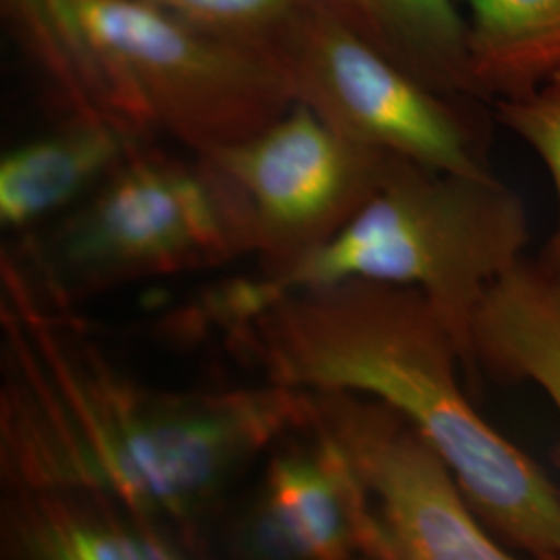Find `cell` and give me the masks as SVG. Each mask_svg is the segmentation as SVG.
I'll return each instance as SVG.
<instances>
[{
  "label": "cell",
  "mask_w": 560,
  "mask_h": 560,
  "mask_svg": "<svg viewBox=\"0 0 560 560\" xmlns=\"http://www.w3.org/2000/svg\"><path fill=\"white\" fill-rule=\"evenodd\" d=\"M21 291L4 324L13 372L0 405L9 488H90L177 534L191 550L226 488L301 428V390L266 382L161 390L125 376Z\"/></svg>",
  "instance_id": "6da1fadb"
},
{
  "label": "cell",
  "mask_w": 560,
  "mask_h": 560,
  "mask_svg": "<svg viewBox=\"0 0 560 560\" xmlns=\"http://www.w3.org/2000/svg\"><path fill=\"white\" fill-rule=\"evenodd\" d=\"M222 337L270 384L353 390L393 405L441 448L502 546L560 560L557 483L478 413L459 340L420 289L363 279L300 289Z\"/></svg>",
  "instance_id": "7a4b0ae2"
},
{
  "label": "cell",
  "mask_w": 560,
  "mask_h": 560,
  "mask_svg": "<svg viewBox=\"0 0 560 560\" xmlns=\"http://www.w3.org/2000/svg\"><path fill=\"white\" fill-rule=\"evenodd\" d=\"M65 115L94 117L194 156L252 138L293 104L272 55L145 0H2Z\"/></svg>",
  "instance_id": "3957f363"
},
{
  "label": "cell",
  "mask_w": 560,
  "mask_h": 560,
  "mask_svg": "<svg viewBox=\"0 0 560 560\" xmlns=\"http://www.w3.org/2000/svg\"><path fill=\"white\" fill-rule=\"evenodd\" d=\"M527 241V208L497 177L395 159L376 196L337 237L275 277L222 282L201 298V312L226 330L300 289L351 279L416 287L448 322L467 384L478 388L471 324L488 289L525 258Z\"/></svg>",
  "instance_id": "277c9868"
},
{
  "label": "cell",
  "mask_w": 560,
  "mask_h": 560,
  "mask_svg": "<svg viewBox=\"0 0 560 560\" xmlns=\"http://www.w3.org/2000/svg\"><path fill=\"white\" fill-rule=\"evenodd\" d=\"M256 256L249 212L203 156L145 141L40 241L34 261L52 298L203 272Z\"/></svg>",
  "instance_id": "5b68a950"
},
{
  "label": "cell",
  "mask_w": 560,
  "mask_h": 560,
  "mask_svg": "<svg viewBox=\"0 0 560 560\" xmlns=\"http://www.w3.org/2000/svg\"><path fill=\"white\" fill-rule=\"evenodd\" d=\"M295 102L361 145L467 177H494L469 98L405 71L328 7L305 13L277 44Z\"/></svg>",
  "instance_id": "8992f818"
},
{
  "label": "cell",
  "mask_w": 560,
  "mask_h": 560,
  "mask_svg": "<svg viewBox=\"0 0 560 560\" xmlns=\"http://www.w3.org/2000/svg\"><path fill=\"white\" fill-rule=\"evenodd\" d=\"M301 428L330 442L376 527V560H506L441 448L393 405L353 390H301Z\"/></svg>",
  "instance_id": "52a82bcc"
},
{
  "label": "cell",
  "mask_w": 560,
  "mask_h": 560,
  "mask_svg": "<svg viewBox=\"0 0 560 560\" xmlns=\"http://www.w3.org/2000/svg\"><path fill=\"white\" fill-rule=\"evenodd\" d=\"M201 156L245 203L261 277L337 237L399 159L340 136L300 102L252 138Z\"/></svg>",
  "instance_id": "ba28073f"
},
{
  "label": "cell",
  "mask_w": 560,
  "mask_h": 560,
  "mask_svg": "<svg viewBox=\"0 0 560 560\" xmlns=\"http://www.w3.org/2000/svg\"><path fill=\"white\" fill-rule=\"evenodd\" d=\"M241 557L347 560L378 557L376 527L330 442L307 428L284 434L233 536Z\"/></svg>",
  "instance_id": "9c48e42d"
},
{
  "label": "cell",
  "mask_w": 560,
  "mask_h": 560,
  "mask_svg": "<svg viewBox=\"0 0 560 560\" xmlns=\"http://www.w3.org/2000/svg\"><path fill=\"white\" fill-rule=\"evenodd\" d=\"M194 552L177 534L90 488H9L0 557L20 560H171Z\"/></svg>",
  "instance_id": "30bf717a"
},
{
  "label": "cell",
  "mask_w": 560,
  "mask_h": 560,
  "mask_svg": "<svg viewBox=\"0 0 560 560\" xmlns=\"http://www.w3.org/2000/svg\"><path fill=\"white\" fill-rule=\"evenodd\" d=\"M140 143L110 120L67 115L50 133L2 156L0 226L23 231L75 208Z\"/></svg>",
  "instance_id": "8fae6325"
},
{
  "label": "cell",
  "mask_w": 560,
  "mask_h": 560,
  "mask_svg": "<svg viewBox=\"0 0 560 560\" xmlns=\"http://www.w3.org/2000/svg\"><path fill=\"white\" fill-rule=\"evenodd\" d=\"M471 361L478 381L538 384L560 413L559 272L523 258L488 289L471 324ZM555 463L560 471V444Z\"/></svg>",
  "instance_id": "7c38bea8"
},
{
  "label": "cell",
  "mask_w": 560,
  "mask_h": 560,
  "mask_svg": "<svg viewBox=\"0 0 560 560\" xmlns=\"http://www.w3.org/2000/svg\"><path fill=\"white\" fill-rule=\"evenodd\" d=\"M332 11L428 88L481 101L457 0H335Z\"/></svg>",
  "instance_id": "4fadbf2b"
},
{
  "label": "cell",
  "mask_w": 560,
  "mask_h": 560,
  "mask_svg": "<svg viewBox=\"0 0 560 560\" xmlns=\"http://www.w3.org/2000/svg\"><path fill=\"white\" fill-rule=\"evenodd\" d=\"M481 101L520 98L560 71V0H460Z\"/></svg>",
  "instance_id": "5bb4252c"
},
{
  "label": "cell",
  "mask_w": 560,
  "mask_h": 560,
  "mask_svg": "<svg viewBox=\"0 0 560 560\" xmlns=\"http://www.w3.org/2000/svg\"><path fill=\"white\" fill-rule=\"evenodd\" d=\"M224 38L272 55L298 21L335 0H145ZM275 57V55H272Z\"/></svg>",
  "instance_id": "9a60e30c"
},
{
  "label": "cell",
  "mask_w": 560,
  "mask_h": 560,
  "mask_svg": "<svg viewBox=\"0 0 560 560\" xmlns=\"http://www.w3.org/2000/svg\"><path fill=\"white\" fill-rule=\"evenodd\" d=\"M497 119L520 136L546 164L559 198V221L538 260L560 275V83L550 81L536 92L497 101Z\"/></svg>",
  "instance_id": "2e32d148"
},
{
  "label": "cell",
  "mask_w": 560,
  "mask_h": 560,
  "mask_svg": "<svg viewBox=\"0 0 560 560\" xmlns=\"http://www.w3.org/2000/svg\"><path fill=\"white\" fill-rule=\"evenodd\" d=\"M550 81H557V83H560V71L559 73H557V75H555V78H552V80ZM550 81H548V83H550Z\"/></svg>",
  "instance_id": "e0dca14e"
}]
</instances>
